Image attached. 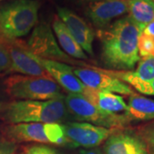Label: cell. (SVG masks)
Wrapping results in <instances>:
<instances>
[{"label": "cell", "mask_w": 154, "mask_h": 154, "mask_svg": "<svg viewBox=\"0 0 154 154\" xmlns=\"http://www.w3.org/2000/svg\"><path fill=\"white\" fill-rule=\"evenodd\" d=\"M143 28L128 16L99 29L101 57L105 66L117 71H129L140 60L138 53V38Z\"/></svg>", "instance_id": "1"}, {"label": "cell", "mask_w": 154, "mask_h": 154, "mask_svg": "<svg viewBox=\"0 0 154 154\" xmlns=\"http://www.w3.org/2000/svg\"><path fill=\"white\" fill-rule=\"evenodd\" d=\"M68 116L64 99L17 100L5 108L4 120L11 124L22 122L60 123Z\"/></svg>", "instance_id": "2"}, {"label": "cell", "mask_w": 154, "mask_h": 154, "mask_svg": "<svg viewBox=\"0 0 154 154\" xmlns=\"http://www.w3.org/2000/svg\"><path fill=\"white\" fill-rule=\"evenodd\" d=\"M39 3L14 0L0 7V35L4 39H18L30 33L38 22Z\"/></svg>", "instance_id": "3"}, {"label": "cell", "mask_w": 154, "mask_h": 154, "mask_svg": "<svg viewBox=\"0 0 154 154\" xmlns=\"http://www.w3.org/2000/svg\"><path fill=\"white\" fill-rule=\"evenodd\" d=\"M7 94L17 100L64 99L61 87L51 78L13 75L5 82Z\"/></svg>", "instance_id": "4"}, {"label": "cell", "mask_w": 154, "mask_h": 154, "mask_svg": "<svg viewBox=\"0 0 154 154\" xmlns=\"http://www.w3.org/2000/svg\"><path fill=\"white\" fill-rule=\"evenodd\" d=\"M64 102L68 112L78 121L113 130L120 128L129 122L125 114L114 115L107 113L80 94H69L64 98Z\"/></svg>", "instance_id": "5"}, {"label": "cell", "mask_w": 154, "mask_h": 154, "mask_svg": "<svg viewBox=\"0 0 154 154\" xmlns=\"http://www.w3.org/2000/svg\"><path fill=\"white\" fill-rule=\"evenodd\" d=\"M26 45L28 51L33 55L40 58L60 63L63 62V63H68L77 65H86L70 57L61 49L51 28L47 23L42 22L33 28Z\"/></svg>", "instance_id": "6"}, {"label": "cell", "mask_w": 154, "mask_h": 154, "mask_svg": "<svg viewBox=\"0 0 154 154\" xmlns=\"http://www.w3.org/2000/svg\"><path fill=\"white\" fill-rule=\"evenodd\" d=\"M2 39L4 41L2 43L5 46L11 58V71L20 73L22 75L51 78L36 57L28 51L26 42L20 39Z\"/></svg>", "instance_id": "7"}, {"label": "cell", "mask_w": 154, "mask_h": 154, "mask_svg": "<svg viewBox=\"0 0 154 154\" xmlns=\"http://www.w3.org/2000/svg\"><path fill=\"white\" fill-rule=\"evenodd\" d=\"M63 128L68 145L72 147L94 148L103 143L115 131L85 122H68Z\"/></svg>", "instance_id": "8"}, {"label": "cell", "mask_w": 154, "mask_h": 154, "mask_svg": "<svg viewBox=\"0 0 154 154\" xmlns=\"http://www.w3.org/2000/svg\"><path fill=\"white\" fill-rule=\"evenodd\" d=\"M72 70L86 87L93 90L126 96L134 94L133 89L128 84L105 73L101 69L73 68Z\"/></svg>", "instance_id": "9"}, {"label": "cell", "mask_w": 154, "mask_h": 154, "mask_svg": "<svg viewBox=\"0 0 154 154\" xmlns=\"http://www.w3.org/2000/svg\"><path fill=\"white\" fill-rule=\"evenodd\" d=\"M57 17L65 25L82 49L88 55L94 56V41L95 33L93 28L79 17L76 13L64 7H57Z\"/></svg>", "instance_id": "10"}, {"label": "cell", "mask_w": 154, "mask_h": 154, "mask_svg": "<svg viewBox=\"0 0 154 154\" xmlns=\"http://www.w3.org/2000/svg\"><path fill=\"white\" fill-rule=\"evenodd\" d=\"M128 12V0H100L89 3L86 14L94 26L104 29L111 22Z\"/></svg>", "instance_id": "11"}, {"label": "cell", "mask_w": 154, "mask_h": 154, "mask_svg": "<svg viewBox=\"0 0 154 154\" xmlns=\"http://www.w3.org/2000/svg\"><path fill=\"white\" fill-rule=\"evenodd\" d=\"M34 57L38 63L44 67L45 69L48 72L50 76L69 94H80L82 96L86 94L88 88L75 75L72 70L73 67L60 62L43 59L36 56Z\"/></svg>", "instance_id": "12"}, {"label": "cell", "mask_w": 154, "mask_h": 154, "mask_svg": "<svg viewBox=\"0 0 154 154\" xmlns=\"http://www.w3.org/2000/svg\"><path fill=\"white\" fill-rule=\"evenodd\" d=\"M105 154H150L143 140L131 133H113L106 140Z\"/></svg>", "instance_id": "13"}, {"label": "cell", "mask_w": 154, "mask_h": 154, "mask_svg": "<svg viewBox=\"0 0 154 154\" xmlns=\"http://www.w3.org/2000/svg\"><path fill=\"white\" fill-rule=\"evenodd\" d=\"M5 133L13 142L18 141L49 144L45 135L43 123L22 122L11 124L5 128Z\"/></svg>", "instance_id": "14"}, {"label": "cell", "mask_w": 154, "mask_h": 154, "mask_svg": "<svg viewBox=\"0 0 154 154\" xmlns=\"http://www.w3.org/2000/svg\"><path fill=\"white\" fill-rule=\"evenodd\" d=\"M84 97L99 109L110 114L118 115V113L126 112L128 110L127 103L119 94L98 92L88 88Z\"/></svg>", "instance_id": "15"}, {"label": "cell", "mask_w": 154, "mask_h": 154, "mask_svg": "<svg viewBox=\"0 0 154 154\" xmlns=\"http://www.w3.org/2000/svg\"><path fill=\"white\" fill-rule=\"evenodd\" d=\"M103 71L128 84L133 82H148L154 79V57H145L139 61L134 71H117L109 69H103Z\"/></svg>", "instance_id": "16"}, {"label": "cell", "mask_w": 154, "mask_h": 154, "mask_svg": "<svg viewBox=\"0 0 154 154\" xmlns=\"http://www.w3.org/2000/svg\"><path fill=\"white\" fill-rule=\"evenodd\" d=\"M52 29L58 40V45L61 49H63L67 55L72 58L82 60L88 59V56L86 55L84 51L82 49V47L79 45L71 33L67 29L63 22L61 21L57 16L54 17L52 22Z\"/></svg>", "instance_id": "17"}, {"label": "cell", "mask_w": 154, "mask_h": 154, "mask_svg": "<svg viewBox=\"0 0 154 154\" xmlns=\"http://www.w3.org/2000/svg\"><path fill=\"white\" fill-rule=\"evenodd\" d=\"M127 105L128 110L124 114L128 121L154 120V99L134 93L129 96Z\"/></svg>", "instance_id": "18"}, {"label": "cell", "mask_w": 154, "mask_h": 154, "mask_svg": "<svg viewBox=\"0 0 154 154\" xmlns=\"http://www.w3.org/2000/svg\"><path fill=\"white\" fill-rule=\"evenodd\" d=\"M128 17L143 28L154 21L153 0H128Z\"/></svg>", "instance_id": "19"}, {"label": "cell", "mask_w": 154, "mask_h": 154, "mask_svg": "<svg viewBox=\"0 0 154 154\" xmlns=\"http://www.w3.org/2000/svg\"><path fill=\"white\" fill-rule=\"evenodd\" d=\"M45 137L50 144L57 146L68 145L67 138L64 133V128L63 124L57 122H50L43 124Z\"/></svg>", "instance_id": "20"}, {"label": "cell", "mask_w": 154, "mask_h": 154, "mask_svg": "<svg viewBox=\"0 0 154 154\" xmlns=\"http://www.w3.org/2000/svg\"><path fill=\"white\" fill-rule=\"evenodd\" d=\"M138 53L140 57H154V38L141 33L138 38Z\"/></svg>", "instance_id": "21"}, {"label": "cell", "mask_w": 154, "mask_h": 154, "mask_svg": "<svg viewBox=\"0 0 154 154\" xmlns=\"http://www.w3.org/2000/svg\"><path fill=\"white\" fill-rule=\"evenodd\" d=\"M142 140L154 153V122L147 124L141 129Z\"/></svg>", "instance_id": "22"}, {"label": "cell", "mask_w": 154, "mask_h": 154, "mask_svg": "<svg viewBox=\"0 0 154 154\" xmlns=\"http://www.w3.org/2000/svg\"><path fill=\"white\" fill-rule=\"evenodd\" d=\"M129 84L140 94H146V95H153L154 96V79L151 82H133Z\"/></svg>", "instance_id": "23"}, {"label": "cell", "mask_w": 154, "mask_h": 154, "mask_svg": "<svg viewBox=\"0 0 154 154\" xmlns=\"http://www.w3.org/2000/svg\"><path fill=\"white\" fill-rule=\"evenodd\" d=\"M11 62L5 46L0 41V72L11 69Z\"/></svg>", "instance_id": "24"}, {"label": "cell", "mask_w": 154, "mask_h": 154, "mask_svg": "<svg viewBox=\"0 0 154 154\" xmlns=\"http://www.w3.org/2000/svg\"><path fill=\"white\" fill-rule=\"evenodd\" d=\"M17 146L13 141L0 140V154H15Z\"/></svg>", "instance_id": "25"}, {"label": "cell", "mask_w": 154, "mask_h": 154, "mask_svg": "<svg viewBox=\"0 0 154 154\" xmlns=\"http://www.w3.org/2000/svg\"><path fill=\"white\" fill-rule=\"evenodd\" d=\"M33 154H61L55 149L49 147L47 146H34L28 149Z\"/></svg>", "instance_id": "26"}, {"label": "cell", "mask_w": 154, "mask_h": 154, "mask_svg": "<svg viewBox=\"0 0 154 154\" xmlns=\"http://www.w3.org/2000/svg\"><path fill=\"white\" fill-rule=\"evenodd\" d=\"M142 33H146L147 35H150L154 38V21L148 23L145 28H144Z\"/></svg>", "instance_id": "27"}, {"label": "cell", "mask_w": 154, "mask_h": 154, "mask_svg": "<svg viewBox=\"0 0 154 154\" xmlns=\"http://www.w3.org/2000/svg\"><path fill=\"white\" fill-rule=\"evenodd\" d=\"M80 154H102L101 151L98 148H91L88 150H82Z\"/></svg>", "instance_id": "28"}, {"label": "cell", "mask_w": 154, "mask_h": 154, "mask_svg": "<svg viewBox=\"0 0 154 154\" xmlns=\"http://www.w3.org/2000/svg\"><path fill=\"white\" fill-rule=\"evenodd\" d=\"M22 154H33V153H32V152H30V151H27V152H24V153H22Z\"/></svg>", "instance_id": "29"}, {"label": "cell", "mask_w": 154, "mask_h": 154, "mask_svg": "<svg viewBox=\"0 0 154 154\" xmlns=\"http://www.w3.org/2000/svg\"><path fill=\"white\" fill-rule=\"evenodd\" d=\"M88 1H91V2H94V1H100V0H88Z\"/></svg>", "instance_id": "30"}, {"label": "cell", "mask_w": 154, "mask_h": 154, "mask_svg": "<svg viewBox=\"0 0 154 154\" xmlns=\"http://www.w3.org/2000/svg\"><path fill=\"white\" fill-rule=\"evenodd\" d=\"M1 105H2V103H1V101H0V108H1Z\"/></svg>", "instance_id": "31"}, {"label": "cell", "mask_w": 154, "mask_h": 154, "mask_svg": "<svg viewBox=\"0 0 154 154\" xmlns=\"http://www.w3.org/2000/svg\"><path fill=\"white\" fill-rule=\"evenodd\" d=\"M0 1H1V0H0Z\"/></svg>", "instance_id": "32"}, {"label": "cell", "mask_w": 154, "mask_h": 154, "mask_svg": "<svg viewBox=\"0 0 154 154\" xmlns=\"http://www.w3.org/2000/svg\"><path fill=\"white\" fill-rule=\"evenodd\" d=\"M153 1H154V0H153Z\"/></svg>", "instance_id": "33"}]
</instances>
